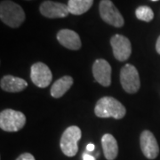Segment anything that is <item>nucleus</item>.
<instances>
[{"mask_svg":"<svg viewBox=\"0 0 160 160\" xmlns=\"http://www.w3.org/2000/svg\"><path fill=\"white\" fill-rule=\"evenodd\" d=\"M94 113L98 118H113L115 119H121L126 116V109L117 99L111 96H104L96 102Z\"/></svg>","mask_w":160,"mask_h":160,"instance_id":"1","label":"nucleus"},{"mask_svg":"<svg viewBox=\"0 0 160 160\" xmlns=\"http://www.w3.org/2000/svg\"><path fill=\"white\" fill-rule=\"evenodd\" d=\"M25 12L22 6L10 0H4L0 4V19L11 28L20 27L25 21Z\"/></svg>","mask_w":160,"mask_h":160,"instance_id":"2","label":"nucleus"},{"mask_svg":"<svg viewBox=\"0 0 160 160\" xmlns=\"http://www.w3.org/2000/svg\"><path fill=\"white\" fill-rule=\"evenodd\" d=\"M82 136V132L78 126H71L63 132L60 147L63 154L67 157H74L78 151V142Z\"/></svg>","mask_w":160,"mask_h":160,"instance_id":"3","label":"nucleus"},{"mask_svg":"<svg viewBox=\"0 0 160 160\" xmlns=\"http://www.w3.org/2000/svg\"><path fill=\"white\" fill-rule=\"evenodd\" d=\"M26 124V117L21 111L6 109L0 113V128L6 132H18Z\"/></svg>","mask_w":160,"mask_h":160,"instance_id":"4","label":"nucleus"},{"mask_svg":"<svg viewBox=\"0 0 160 160\" xmlns=\"http://www.w3.org/2000/svg\"><path fill=\"white\" fill-rule=\"evenodd\" d=\"M120 83L128 93H136L141 87L140 76L137 69L132 64H126L120 70Z\"/></svg>","mask_w":160,"mask_h":160,"instance_id":"5","label":"nucleus"},{"mask_svg":"<svg viewBox=\"0 0 160 160\" xmlns=\"http://www.w3.org/2000/svg\"><path fill=\"white\" fill-rule=\"evenodd\" d=\"M99 10L100 15L105 22L117 28H120L124 25V18L110 0H102Z\"/></svg>","mask_w":160,"mask_h":160,"instance_id":"6","label":"nucleus"},{"mask_svg":"<svg viewBox=\"0 0 160 160\" xmlns=\"http://www.w3.org/2000/svg\"><path fill=\"white\" fill-rule=\"evenodd\" d=\"M30 78L35 86L46 88L51 84L52 74L49 67L43 62H36L30 69Z\"/></svg>","mask_w":160,"mask_h":160,"instance_id":"7","label":"nucleus"},{"mask_svg":"<svg viewBox=\"0 0 160 160\" xmlns=\"http://www.w3.org/2000/svg\"><path fill=\"white\" fill-rule=\"evenodd\" d=\"M114 57L119 62L127 61L132 53V46L130 40L125 36L117 34L110 39Z\"/></svg>","mask_w":160,"mask_h":160,"instance_id":"8","label":"nucleus"},{"mask_svg":"<svg viewBox=\"0 0 160 160\" xmlns=\"http://www.w3.org/2000/svg\"><path fill=\"white\" fill-rule=\"evenodd\" d=\"M140 145L143 155L148 159H155L159 154V146L154 134L149 130H144L141 133Z\"/></svg>","mask_w":160,"mask_h":160,"instance_id":"9","label":"nucleus"},{"mask_svg":"<svg viewBox=\"0 0 160 160\" xmlns=\"http://www.w3.org/2000/svg\"><path fill=\"white\" fill-rule=\"evenodd\" d=\"M92 75L95 81L102 86H110L111 84V67L104 59H98L92 65Z\"/></svg>","mask_w":160,"mask_h":160,"instance_id":"10","label":"nucleus"},{"mask_svg":"<svg viewBox=\"0 0 160 160\" xmlns=\"http://www.w3.org/2000/svg\"><path fill=\"white\" fill-rule=\"evenodd\" d=\"M39 10L42 15L51 19L67 17L69 13L68 6L50 0L43 2L40 6Z\"/></svg>","mask_w":160,"mask_h":160,"instance_id":"11","label":"nucleus"},{"mask_svg":"<svg viewBox=\"0 0 160 160\" xmlns=\"http://www.w3.org/2000/svg\"><path fill=\"white\" fill-rule=\"evenodd\" d=\"M59 43L70 50H78L81 47V40L78 34L71 29H61L57 33Z\"/></svg>","mask_w":160,"mask_h":160,"instance_id":"12","label":"nucleus"},{"mask_svg":"<svg viewBox=\"0 0 160 160\" xmlns=\"http://www.w3.org/2000/svg\"><path fill=\"white\" fill-rule=\"evenodd\" d=\"M0 86L2 90L8 92H19L27 88L28 83L21 78L6 75L1 78Z\"/></svg>","mask_w":160,"mask_h":160,"instance_id":"13","label":"nucleus"},{"mask_svg":"<svg viewBox=\"0 0 160 160\" xmlns=\"http://www.w3.org/2000/svg\"><path fill=\"white\" fill-rule=\"evenodd\" d=\"M103 153L107 160H115L118 154V145L115 137L110 133L104 134L102 138Z\"/></svg>","mask_w":160,"mask_h":160,"instance_id":"14","label":"nucleus"},{"mask_svg":"<svg viewBox=\"0 0 160 160\" xmlns=\"http://www.w3.org/2000/svg\"><path fill=\"white\" fill-rule=\"evenodd\" d=\"M73 85V78L70 76H64L56 80L51 87V95L53 98H61L69 91Z\"/></svg>","mask_w":160,"mask_h":160,"instance_id":"15","label":"nucleus"},{"mask_svg":"<svg viewBox=\"0 0 160 160\" xmlns=\"http://www.w3.org/2000/svg\"><path fill=\"white\" fill-rule=\"evenodd\" d=\"M93 0H69L68 8L69 13L81 15L87 12L92 6Z\"/></svg>","mask_w":160,"mask_h":160,"instance_id":"16","label":"nucleus"},{"mask_svg":"<svg viewBox=\"0 0 160 160\" xmlns=\"http://www.w3.org/2000/svg\"><path fill=\"white\" fill-rule=\"evenodd\" d=\"M135 15L139 20L146 22H149L154 18V12L149 6H139L135 11Z\"/></svg>","mask_w":160,"mask_h":160,"instance_id":"17","label":"nucleus"},{"mask_svg":"<svg viewBox=\"0 0 160 160\" xmlns=\"http://www.w3.org/2000/svg\"><path fill=\"white\" fill-rule=\"evenodd\" d=\"M16 160H36L35 159L34 156L30 153H23V154L20 155L18 157Z\"/></svg>","mask_w":160,"mask_h":160,"instance_id":"18","label":"nucleus"},{"mask_svg":"<svg viewBox=\"0 0 160 160\" xmlns=\"http://www.w3.org/2000/svg\"><path fill=\"white\" fill-rule=\"evenodd\" d=\"M83 160H95V158L88 153H84L83 154Z\"/></svg>","mask_w":160,"mask_h":160,"instance_id":"19","label":"nucleus"},{"mask_svg":"<svg viewBox=\"0 0 160 160\" xmlns=\"http://www.w3.org/2000/svg\"><path fill=\"white\" fill-rule=\"evenodd\" d=\"M94 148H95V146H94L92 143H89V144H87V146H86V150L92 152V151L94 150Z\"/></svg>","mask_w":160,"mask_h":160,"instance_id":"20","label":"nucleus"},{"mask_svg":"<svg viewBox=\"0 0 160 160\" xmlns=\"http://www.w3.org/2000/svg\"><path fill=\"white\" fill-rule=\"evenodd\" d=\"M156 50L158 52V53L160 54V36L158 37V38L157 40V43H156Z\"/></svg>","mask_w":160,"mask_h":160,"instance_id":"21","label":"nucleus"},{"mask_svg":"<svg viewBox=\"0 0 160 160\" xmlns=\"http://www.w3.org/2000/svg\"><path fill=\"white\" fill-rule=\"evenodd\" d=\"M152 1H158V0H152Z\"/></svg>","mask_w":160,"mask_h":160,"instance_id":"22","label":"nucleus"}]
</instances>
